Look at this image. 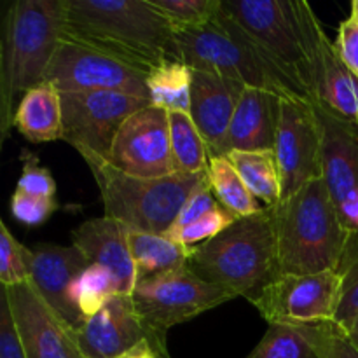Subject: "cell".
Wrapping results in <instances>:
<instances>
[{"instance_id": "obj_24", "label": "cell", "mask_w": 358, "mask_h": 358, "mask_svg": "<svg viewBox=\"0 0 358 358\" xmlns=\"http://www.w3.org/2000/svg\"><path fill=\"white\" fill-rule=\"evenodd\" d=\"M226 156L255 199L264 201L266 206H276L282 201V178L273 150H234Z\"/></svg>"}, {"instance_id": "obj_34", "label": "cell", "mask_w": 358, "mask_h": 358, "mask_svg": "<svg viewBox=\"0 0 358 358\" xmlns=\"http://www.w3.org/2000/svg\"><path fill=\"white\" fill-rule=\"evenodd\" d=\"M236 219V215H233L229 210H226L222 205H219L215 210L206 213L205 217H201V219L196 220V222L189 224L184 229L166 233L163 234V236L175 241V243H180L184 245V247L191 248L196 247V245L205 243V241L212 240V238L219 236V234L222 233V231H226Z\"/></svg>"}, {"instance_id": "obj_28", "label": "cell", "mask_w": 358, "mask_h": 358, "mask_svg": "<svg viewBox=\"0 0 358 358\" xmlns=\"http://www.w3.org/2000/svg\"><path fill=\"white\" fill-rule=\"evenodd\" d=\"M117 294V280L108 269L96 264L87 266L70 287V299L84 318L98 313Z\"/></svg>"}, {"instance_id": "obj_42", "label": "cell", "mask_w": 358, "mask_h": 358, "mask_svg": "<svg viewBox=\"0 0 358 358\" xmlns=\"http://www.w3.org/2000/svg\"><path fill=\"white\" fill-rule=\"evenodd\" d=\"M350 17H352L355 23H358V0H353L352 2V13H350Z\"/></svg>"}, {"instance_id": "obj_15", "label": "cell", "mask_w": 358, "mask_h": 358, "mask_svg": "<svg viewBox=\"0 0 358 358\" xmlns=\"http://www.w3.org/2000/svg\"><path fill=\"white\" fill-rule=\"evenodd\" d=\"M31 250L30 283L48 306L69 325L77 329L84 317L70 299V287L90 264L77 247L38 243Z\"/></svg>"}, {"instance_id": "obj_2", "label": "cell", "mask_w": 358, "mask_h": 358, "mask_svg": "<svg viewBox=\"0 0 358 358\" xmlns=\"http://www.w3.org/2000/svg\"><path fill=\"white\" fill-rule=\"evenodd\" d=\"M65 0H17L3 16L0 44V133L7 138L17 103L44 80L62 42Z\"/></svg>"}, {"instance_id": "obj_36", "label": "cell", "mask_w": 358, "mask_h": 358, "mask_svg": "<svg viewBox=\"0 0 358 358\" xmlns=\"http://www.w3.org/2000/svg\"><path fill=\"white\" fill-rule=\"evenodd\" d=\"M56 210L55 199L35 198L21 191H14L10 196V212L17 222L24 226H41Z\"/></svg>"}, {"instance_id": "obj_12", "label": "cell", "mask_w": 358, "mask_h": 358, "mask_svg": "<svg viewBox=\"0 0 358 358\" xmlns=\"http://www.w3.org/2000/svg\"><path fill=\"white\" fill-rule=\"evenodd\" d=\"M341 299L338 271L280 275L254 304L269 325H313L336 322Z\"/></svg>"}, {"instance_id": "obj_14", "label": "cell", "mask_w": 358, "mask_h": 358, "mask_svg": "<svg viewBox=\"0 0 358 358\" xmlns=\"http://www.w3.org/2000/svg\"><path fill=\"white\" fill-rule=\"evenodd\" d=\"M10 315L27 358H86L72 329L48 306L30 282L3 287Z\"/></svg>"}, {"instance_id": "obj_5", "label": "cell", "mask_w": 358, "mask_h": 358, "mask_svg": "<svg viewBox=\"0 0 358 358\" xmlns=\"http://www.w3.org/2000/svg\"><path fill=\"white\" fill-rule=\"evenodd\" d=\"M182 63L192 70L240 80L247 87L271 91L282 98L311 100L306 87L278 65L222 9L201 28L175 30Z\"/></svg>"}, {"instance_id": "obj_29", "label": "cell", "mask_w": 358, "mask_h": 358, "mask_svg": "<svg viewBox=\"0 0 358 358\" xmlns=\"http://www.w3.org/2000/svg\"><path fill=\"white\" fill-rule=\"evenodd\" d=\"M247 358H320L317 350L294 325L273 324Z\"/></svg>"}, {"instance_id": "obj_3", "label": "cell", "mask_w": 358, "mask_h": 358, "mask_svg": "<svg viewBox=\"0 0 358 358\" xmlns=\"http://www.w3.org/2000/svg\"><path fill=\"white\" fill-rule=\"evenodd\" d=\"M187 268L205 282L255 303L280 276L273 206L236 219L219 236L191 247Z\"/></svg>"}, {"instance_id": "obj_20", "label": "cell", "mask_w": 358, "mask_h": 358, "mask_svg": "<svg viewBox=\"0 0 358 358\" xmlns=\"http://www.w3.org/2000/svg\"><path fill=\"white\" fill-rule=\"evenodd\" d=\"M282 100L271 91L245 87L222 143V156L234 150L257 152L275 149Z\"/></svg>"}, {"instance_id": "obj_35", "label": "cell", "mask_w": 358, "mask_h": 358, "mask_svg": "<svg viewBox=\"0 0 358 358\" xmlns=\"http://www.w3.org/2000/svg\"><path fill=\"white\" fill-rule=\"evenodd\" d=\"M16 191L24 192L35 198L55 199L56 194V182L49 170H45L37 157L31 156L30 152H24L23 156V171H21L20 182H17Z\"/></svg>"}, {"instance_id": "obj_30", "label": "cell", "mask_w": 358, "mask_h": 358, "mask_svg": "<svg viewBox=\"0 0 358 358\" xmlns=\"http://www.w3.org/2000/svg\"><path fill=\"white\" fill-rule=\"evenodd\" d=\"M175 30L201 28L212 23L220 10V0H149Z\"/></svg>"}, {"instance_id": "obj_22", "label": "cell", "mask_w": 358, "mask_h": 358, "mask_svg": "<svg viewBox=\"0 0 358 358\" xmlns=\"http://www.w3.org/2000/svg\"><path fill=\"white\" fill-rule=\"evenodd\" d=\"M14 128L31 143L63 140L62 93L45 80L28 90L17 103Z\"/></svg>"}, {"instance_id": "obj_23", "label": "cell", "mask_w": 358, "mask_h": 358, "mask_svg": "<svg viewBox=\"0 0 358 358\" xmlns=\"http://www.w3.org/2000/svg\"><path fill=\"white\" fill-rule=\"evenodd\" d=\"M128 241L135 262L136 282L187 266L191 248L175 243L163 234L129 231Z\"/></svg>"}, {"instance_id": "obj_27", "label": "cell", "mask_w": 358, "mask_h": 358, "mask_svg": "<svg viewBox=\"0 0 358 358\" xmlns=\"http://www.w3.org/2000/svg\"><path fill=\"white\" fill-rule=\"evenodd\" d=\"M171 159L175 173H201L208 168V147L185 112H170Z\"/></svg>"}, {"instance_id": "obj_6", "label": "cell", "mask_w": 358, "mask_h": 358, "mask_svg": "<svg viewBox=\"0 0 358 358\" xmlns=\"http://www.w3.org/2000/svg\"><path fill=\"white\" fill-rule=\"evenodd\" d=\"M233 17L311 98L313 69L327 37L317 14L303 0H220Z\"/></svg>"}, {"instance_id": "obj_9", "label": "cell", "mask_w": 358, "mask_h": 358, "mask_svg": "<svg viewBox=\"0 0 358 358\" xmlns=\"http://www.w3.org/2000/svg\"><path fill=\"white\" fill-rule=\"evenodd\" d=\"M147 105L142 98L112 91L62 93L63 140L84 161H107L126 119Z\"/></svg>"}, {"instance_id": "obj_32", "label": "cell", "mask_w": 358, "mask_h": 358, "mask_svg": "<svg viewBox=\"0 0 358 358\" xmlns=\"http://www.w3.org/2000/svg\"><path fill=\"white\" fill-rule=\"evenodd\" d=\"M31 250L21 245L9 227L0 222V283L14 287L30 282Z\"/></svg>"}, {"instance_id": "obj_37", "label": "cell", "mask_w": 358, "mask_h": 358, "mask_svg": "<svg viewBox=\"0 0 358 358\" xmlns=\"http://www.w3.org/2000/svg\"><path fill=\"white\" fill-rule=\"evenodd\" d=\"M219 205L220 203L217 201L215 194H213L212 187H210V182H208V184L203 185L201 189H198V191H196L194 194H192L191 198L185 201V205L182 206L180 213H178V217L175 219L173 226H171L166 233H173V231L184 229V227H187L189 224L196 222V220H199L201 217H205L206 213H210L212 210H215Z\"/></svg>"}, {"instance_id": "obj_39", "label": "cell", "mask_w": 358, "mask_h": 358, "mask_svg": "<svg viewBox=\"0 0 358 358\" xmlns=\"http://www.w3.org/2000/svg\"><path fill=\"white\" fill-rule=\"evenodd\" d=\"M334 48L339 58L358 77V23H355L350 16L339 24Z\"/></svg>"}, {"instance_id": "obj_21", "label": "cell", "mask_w": 358, "mask_h": 358, "mask_svg": "<svg viewBox=\"0 0 358 358\" xmlns=\"http://www.w3.org/2000/svg\"><path fill=\"white\" fill-rule=\"evenodd\" d=\"M311 101L358 128V77L339 58L329 35L322 42L315 63Z\"/></svg>"}, {"instance_id": "obj_26", "label": "cell", "mask_w": 358, "mask_h": 358, "mask_svg": "<svg viewBox=\"0 0 358 358\" xmlns=\"http://www.w3.org/2000/svg\"><path fill=\"white\" fill-rule=\"evenodd\" d=\"M192 69L182 62H166L147 76L150 105L166 112H185L191 108Z\"/></svg>"}, {"instance_id": "obj_8", "label": "cell", "mask_w": 358, "mask_h": 358, "mask_svg": "<svg viewBox=\"0 0 358 358\" xmlns=\"http://www.w3.org/2000/svg\"><path fill=\"white\" fill-rule=\"evenodd\" d=\"M131 299L147 343L161 357L170 358L166 350L170 329L236 299V294L226 287L205 282L184 266L136 282Z\"/></svg>"}, {"instance_id": "obj_38", "label": "cell", "mask_w": 358, "mask_h": 358, "mask_svg": "<svg viewBox=\"0 0 358 358\" xmlns=\"http://www.w3.org/2000/svg\"><path fill=\"white\" fill-rule=\"evenodd\" d=\"M0 358H27L3 292L0 296Z\"/></svg>"}, {"instance_id": "obj_40", "label": "cell", "mask_w": 358, "mask_h": 358, "mask_svg": "<svg viewBox=\"0 0 358 358\" xmlns=\"http://www.w3.org/2000/svg\"><path fill=\"white\" fill-rule=\"evenodd\" d=\"M117 358H163L152 346L149 345L147 341H142L140 345H136L135 348H131L129 352H126L124 355L117 357Z\"/></svg>"}, {"instance_id": "obj_18", "label": "cell", "mask_w": 358, "mask_h": 358, "mask_svg": "<svg viewBox=\"0 0 358 358\" xmlns=\"http://www.w3.org/2000/svg\"><path fill=\"white\" fill-rule=\"evenodd\" d=\"M315 108L322 128L324 182L339 208L358 198V128L318 105Z\"/></svg>"}, {"instance_id": "obj_11", "label": "cell", "mask_w": 358, "mask_h": 358, "mask_svg": "<svg viewBox=\"0 0 358 358\" xmlns=\"http://www.w3.org/2000/svg\"><path fill=\"white\" fill-rule=\"evenodd\" d=\"M273 152L282 178V201L324 178L322 128L313 101L283 98Z\"/></svg>"}, {"instance_id": "obj_7", "label": "cell", "mask_w": 358, "mask_h": 358, "mask_svg": "<svg viewBox=\"0 0 358 358\" xmlns=\"http://www.w3.org/2000/svg\"><path fill=\"white\" fill-rule=\"evenodd\" d=\"M86 163L100 191L105 215L135 233L164 234L173 226L185 201L208 184L206 171L138 178L121 173L105 161Z\"/></svg>"}, {"instance_id": "obj_13", "label": "cell", "mask_w": 358, "mask_h": 358, "mask_svg": "<svg viewBox=\"0 0 358 358\" xmlns=\"http://www.w3.org/2000/svg\"><path fill=\"white\" fill-rule=\"evenodd\" d=\"M105 163L121 173L138 178H161L175 173L170 112L147 105L126 119Z\"/></svg>"}, {"instance_id": "obj_31", "label": "cell", "mask_w": 358, "mask_h": 358, "mask_svg": "<svg viewBox=\"0 0 358 358\" xmlns=\"http://www.w3.org/2000/svg\"><path fill=\"white\" fill-rule=\"evenodd\" d=\"M338 273L341 276V299L336 324L346 329L358 317V233L350 236Z\"/></svg>"}, {"instance_id": "obj_19", "label": "cell", "mask_w": 358, "mask_h": 358, "mask_svg": "<svg viewBox=\"0 0 358 358\" xmlns=\"http://www.w3.org/2000/svg\"><path fill=\"white\" fill-rule=\"evenodd\" d=\"M128 234L124 224L103 215L76 227L72 231V245L83 252L90 264L101 266L114 275L119 294L131 296L136 287V269Z\"/></svg>"}, {"instance_id": "obj_41", "label": "cell", "mask_w": 358, "mask_h": 358, "mask_svg": "<svg viewBox=\"0 0 358 358\" xmlns=\"http://www.w3.org/2000/svg\"><path fill=\"white\" fill-rule=\"evenodd\" d=\"M343 331H345L346 334L350 336V339H352V341L355 343V345H357V348H358V317L355 318V320L352 322V324L348 325V327H346V329H343Z\"/></svg>"}, {"instance_id": "obj_17", "label": "cell", "mask_w": 358, "mask_h": 358, "mask_svg": "<svg viewBox=\"0 0 358 358\" xmlns=\"http://www.w3.org/2000/svg\"><path fill=\"white\" fill-rule=\"evenodd\" d=\"M245 87L240 80L192 70L189 115L201 133L210 156H222V143Z\"/></svg>"}, {"instance_id": "obj_25", "label": "cell", "mask_w": 358, "mask_h": 358, "mask_svg": "<svg viewBox=\"0 0 358 358\" xmlns=\"http://www.w3.org/2000/svg\"><path fill=\"white\" fill-rule=\"evenodd\" d=\"M206 175L217 201L238 219L257 215L264 210L248 191L243 178L231 164L227 156H210Z\"/></svg>"}, {"instance_id": "obj_33", "label": "cell", "mask_w": 358, "mask_h": 358, "mask_svg": "<svg viewBox=\"0 0 358 358\" xmlns=\"http://www.w3.org/2000/svg\"><path fill=\"white\" fill-rule=\"evenodd\" d=\"M304 338L313 345L320 358H358V348L336 322L299 325Z\"/></svg>"}, {"instance_id": "obj_1", "label": "cell", "mask_w": 358, "mask_h": 358, "mask_svg": "<svg viewBox=\"0 0 358 358\" xmlns=\"http://www.w3.org/2000/svg\"><path fill=\"white\" fill-rule=\"evenodd\" d=\"M62 38L147 73L166 62H182L173 24L149 0H65Z\"/></svg>"}, {"instance_id": "obj_16", "label": "cell", "mask_w": 358, "mask_h": 358, "mask_svg": "<svg viewBox=\"0 0 358 358\" xmlns=\"http://www.w3.org/2000/svg\"><path fill=\"white\" fill-rule=\"evenodd\" d=\"M77 348L86 358H117L147 341L131 296L117 294L98 313L84 318L72 331Z\"/></svg>"}, {"instance_id": "obj_4", "label": "cell", "mask_w": 358, "mask_h": 358, "mask_svg": "<svg viewBox=\"0 0 358 358\" xmlns=\"http://www.w3.org/2000/svg\"><path fill=\"white\" fill-rule=\"evenodd\" d=\"M273 210L280 275L338 271L352 233L343 224L324 178L310 182Z\"/></svg>"}, {"instance_id": "obj_10", "label": "cell", "mask_w": 358, "mask_h": 358, "mask_svg": "<svg viewBox=\"0 0 358 358\" xmlns=\"http://www.w3.org/2000/svg\"><path fill=\"white\" fill-rule=\"evenodd\" d=\"M147 76L149 73L107 52L62 38L44 80L52 84L59 93L112 91L149 101Z\"/></svg>"}]
</instances>
